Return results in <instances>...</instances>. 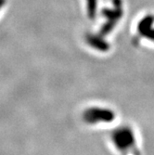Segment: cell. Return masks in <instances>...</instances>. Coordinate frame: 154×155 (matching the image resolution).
<instances>
[{
    "instance_id": "2",
    "label": "cell",
    "mask_w": 154,
    "mask_h": 155,
    "mask_svg": "<svg viewBox=\"0 0 154 155\" xmlns=\"http://www.w3.org/2000/svg\"><path fill=\"white\" fill-rule=\"evenodd\" d=\"M6 4V0H0V9H1Z\"/></svg>"
},
{
    "instance_id": "1",
    "label": "cell",
    "mask_w": 154,
    "mask_h": 155,
    "mask_svg": "<svg viewBox=\"0 0 154 155\" xmlns=\"http://www.w3.org/2000/svg\"><path fill=\"white\" fill-rule=\"evenodd\" d=\"M97 0H87V12L90 19H94L96 13Z\"/></svg>"
}]
</instances>
